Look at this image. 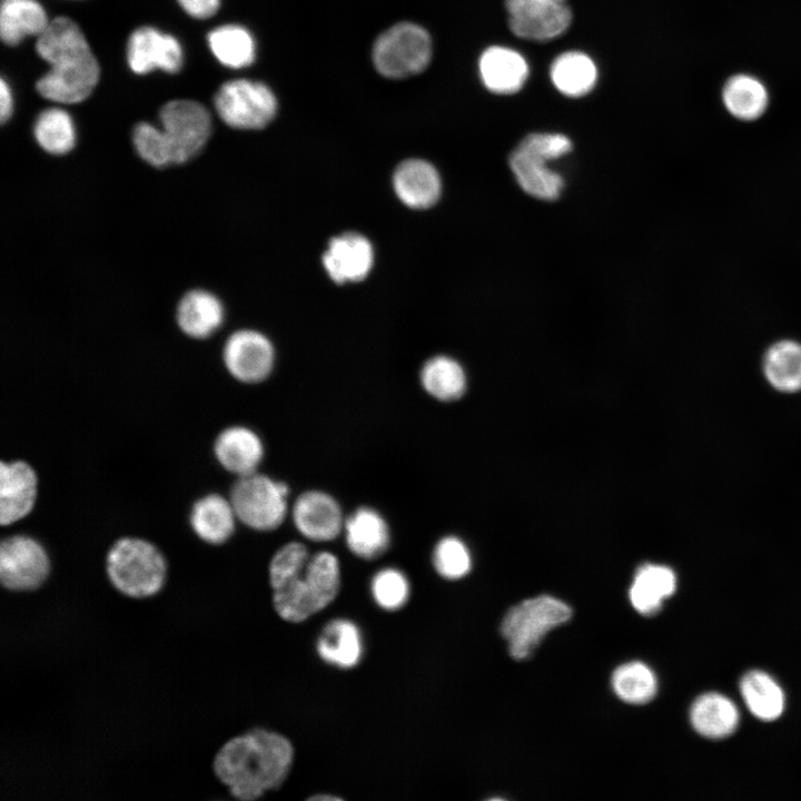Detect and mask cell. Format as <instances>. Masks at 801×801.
I'll return each instance as SVG.
<instances>
[{"label":"cell","mask_w":801,"mask_h":801,"mask_svg":"<svg viewBox=\"0 0 801 801\" xmlns=\"http://www.w3.org/2000/svg\"><path fill=\"white\" fill-rule=\"evenodd\" d=\"M293 760L286 736L257 728L226 741L214 756L212 770L235 799L254 801L284 783Z\"/></svg>","instance_id":"6da1fadb"},{"label":"cell","mask_w":801,"mask_h":801,"mask_svg":"<svg viewBox=\"0 0 801 801\" xmlns=\"http://www.w3.org/2000/svg\"><path fill=\"white\" fill-rule=\"evenodd\" d=\"M36 50L50 66L36 83L41 97L71 105L91 95L100 69L85 34L73 20L68 17L51 20L37 37Z\"/></svg>","instance_id":"7a4b0ae2"},{"label":"cell","mask_w":801,"mask_h":801,"mask_svg":"<svg viewBox=\"0 0 801 801\" xmlns=\"http://www.w3.org/2000/svg\"><path fill=\"white\" fill-rule=\"evenodd\" d=\"M339 583L338 558L332 552L319 551L301 572L273 589L274 609L287 622H303L335 600Z\"/></svg>","instance_id":"3957f363"},{"label":"cell","mask_w":801,"mask_h":801,"mask_svg":"<svg viewBox=\"0 0 801 801\" xmlns=\"http://www.w3.org/2000/svg\"><path fill=\"white\" fill-rule=\"evenodd\" d=\"M106 573L112 587L121 595L142 600L162 590L168 565L156 545L141 537L125 536L108 550Z\"/></svg>","instance_id":"277c9868"},{"label":"cell","mask_w":801,"mask_h":801,"mask_svg":"<svg viewBox=\"0 0 801 801\" xmlns=\"http://www.w3.org/2000/svg\"><path fill=\"white\" fill-rule=\"evenodd\" d=\"M289 487L258 472L237 477L229 500L239 522L247 527L269 532L286 520Z\"/></svg>","instance_id":"5b68a950"},{"label":"cell","mask_w":801,"mask_h":801,"mask_svg":"<svg viewBox=\"0 0 801 801\" xmlns=\"http://www.w3.org/2000/svg\"><path fill=\"white\" fill-rule=\"evenodd\" d=\"M571 609L562 601L542 595L513 606L502 621L501 632L515 660L528 657L552 629L566 622Z\"/></svg>","instance_id":"8992f818"},{"label":"cell","mask_w":801,"mask_h":801,"mask_svg":"<svg viewBox=\"0 0 801 801\" xmlns=\"http://www.w3.org/2000/svg\"><path fill=\"white\" fill-rule=\"evenodd\" d=\"M432 57L429 34L422 27L402 22L393 26L376 40L373 61L377 71L387 78L399 79L422 72Z\"/></svg>","instance_id":"52a82bcc"},{"label":"cell","mask_w":801,"mask_h":801,"mask_svg":"<svg viewBox=\"0 0 801 801\" xmlns=\"http://www.w3.org/2000/svg\"><path fill=\"white\" fill-rule=\"evenodd\" d=\"M216 112L229 127L258 130L275 117L277 100L263 82L235 79L222 83L214 97Z\"/></svg>","instance_id":"ba28073f"},{"label":"cell","mask_w":801,"mask_h":801,"mask_svg":"<svg viewBox=\"0 0 801 801\" xmlns=\"http://www.w3.org/2000/svg\"><path fill=\"white\" fill-rule=\"evenodd\" d=\"M161 131L174 154L175 165L195 158L207 144L212 121L208 109L198 101L175 99L159 111Z\"/></svg>","instance_id":"9c48e42d"},{"label":"cell","mask_w":801,"mask_h":801,"mask_svg":"<svg viewBox=\"0 0 801 801\" xmlns=\"http://www.w3.org/2000/svg\"><path fill=\"white\" fill-rule=\"evenodd\" d=\"M51 570L49 555L36 538L16 534L0 544V583L13 593L33 592L41 587Z\"/></svg>","instance_id":"30bf717a"},{"label":"cell","mask_w":801,"mask_h":801,"mask_svg":"<svg viewBox=\"0 0 801 801\" xmlns=\"http://www.w3.org/2000/svg\"><path fill=\"white\" fill-rule=\"evenodd\" d=\"M222 360L235 379L245 384H257L271 374L275 349L264 334L253 329H240L227 338L222 349Z\"/></svg>","instance_id":"8fae6325"},{"label":"cell","mask_w":801,"mask_h":801,"mask_svg":"<svg viewBox=\"0 0 801 801\" xmlns=\"http://www.w3.org/2000/svg\"><path fill=\"white\" fill-rule=\"evenodd\" d=\"M511 31L523 39L546 41L564 33L572 13L564 3L542 0H504Z\"/></svg>","instance_id":"7c38bea8"},{"label":"cell","mask_w":801,"mask_h":801,"mask_svg":"<svg viewBox=\"0 0 801 801\" xmlns=\"http://www.w3.org/2000/svg\"><path fill=\"white\" fill-rule=\"evenodd\" d=\"M295 528L313 542H329L343 534L345 516L330 494L309 490L295 500L290 510Z\"/></svg>","instance_id":"4fadbf2b"},{"label":"cell","mask_w":801,"mask_h":801,"mask_svg":"<svg viewBox=\"0 0 801 801\" xmlns=\"http://www.w3.org/2000/svg\"><path fill=\"white\" fill-rule=\"evenodd\" d=\"M129 68L138 75L160 69L176 73L181 69L184 58L179 41L171 34L144 26L132 31L127 42Z\"/></svg>","instance_id":"5bb4252c"},{"label":"cell","mask_w":801,"mask_h":801,"mask_svg":"<svg viewBox=\"0 0 801 801\" xmlns=\"http://www.w3.org/2000/svg\"><path fill=\"white\" fill-rule=\"evenodd\" d=\"M374 250L369 240L357 233L334 237L323 255L328 276L337 284L359 281L370 271Z\"/></svg>","instance_id":"9a60e30c"},{"label":"cell","mask_w":801,"mask_h":801,"mask_svg":"<svg viewBox=\"0 0 801 801\" xmlns=\"http://www.w3.org/2000/svg\"><path fill=\"white\" fill-rule=\"evenodd\" d=\"M37 492V474L28 463L1 462L0 523L11 525L27 516L34 506Z\"/></svg>","instance_id":"2e32d148"},{"label":"cell","mask_w":801,"mask_h":801,"mask_svg":"<svg viewBox=\"0 0 801 801\" xmlns=\"http://www.w3.org/2000/svg\"><path fill=\"white\" fill-rule=\"evenodd\" d=\"M218 463L237 477L257 472L264 455V443L251 428L235 425L222 429L215 439Z\"/></svg>","instance_id":"e0dca14e"},{"label":"cell","mask_w":801,"mask_h":801,"mask_svg":"<svg viewBox=\"0 0 801 801\" xmlns=\"http://www.w3.org/2000/svg\"><path fill=\"white\" fill-rule=\"evenodd\" d=\"M343 534L348 550L363 560L380 556L390 543L386 520L369 506L358 507L345 518Z\"/></svg>","instance_id":"ac0fdd59"},{"label":"cell","mask_w":801,"mask_h":801,"mask_svg":"<svg viewBox=\"0 0 801 801\" xmlns=\"http://www.w3.org/2000/svg\"><path fill=\"white\" fill-rule=\"evenodd\" d=\"M393 185L400 201L415 209L433 206L442 190L436 168L422 159H407L399 164L394 172Z\"/></svg>","instance_id":"d6986e66"},{"label":"cell","mask_w":801,"mask_h":801,"mask_svg":"<svg viewBox=\"0 0 801 801\" xmlns=\"http://www.w3.org/2000/svg\"><path fill=\"white\" fill-rule=\"evenodd\" d=\"M478 70L484 86L498 95L517 92L528 76V65L524 57L501 46L490 47L482 53Z\"/></svg>","instance_id":"ffe728a7"},{"label":"cell","mask_w":801,"mask_h":801,"mask_svg":"<svg viewBox=\"0 0 801 801\" xmlns=\"http://www.w3.org/2000/svg\"><path fill=\"white\" fill-rule=\"evenodd\" d=\"M237 521L230 500L216 493L197 500L189 515L194 533L211 545L226 543L234 534Z\"/></svg>","instance_id":"44dd1931"},{"label":"cell","mask_w":801,"mask_h":801,"mask_svg":"<svg viewBox=\"0 0 801 801\" xmlns=\"http://www.w3.org/2000/svg\"><path fill=\"white\" fill-rule=\"evenodd\" d=\"M176 320L185 335L205 339L221 326L224 307L212 293L205 289H192L179 300Z\"/></svg>","instance_id":"7402d4cb"},{"label":"cell","mask_w":801,"mask_h":801,"mask_svg":"<svg viewBox=\"0 0 801 801\" xmlns=\"http://www.w3.org/2000/svg\"><path fill=\"white\" fill-rule=\"evenodd\" d=\"M510 167L521 188L541 200L558 198L564 188L563 177L552 170L547 161L517 148L510 156Z\"/></svg>","instance_id":"603a6c76"},{"label":"cell","mask_w":801,"mask_h":801,"mask_svg":"<svg viewBox=\"0 0 801 801\" xmlns=\"http://www.w3.org/2000/svg\"><path fill=\"white\" fill-rule=\"evenodd\" d=\"M316 649L325 662L350 669L357 665L363 654L360 632L349 620H333L323 629Z\"/></svg>","instance_id":"cb8c5ba5"},{"label":"cell","mask_w":801,"mask_h":801,"mask_svg":"<svg viewBox=\"0 0 801 801\" xmlns=\"http://www.w3.org/2000/svg\"><path fill=\"white\" fill-rule=\"evenodd\" d=\"M694 730L709 739H723L739 724L736 706L719 693H706L695 700L690 712Z\"/></svg>","instance_id":"d4e9b609"},{"label":"cell","mask_w":801,"mask_h":801,"mask_svg":"<svg viewBox=\"0 0 801 801\" xmlns=\"http://www.w3.org/2000/svg\"><path fill=\"white\" fill-rule=\"evenodd\" d=\"M49 20L36 0H3L0 9V37L8 46L19 44L26 37H39Z\"/></svg>","instance_id":"484cf974"},{"label":"cell","mask_w":801,"mask_h":801,"mask_svg":"<svg viewBox=\"0 0 801 801\" xmlns=\"http://www.w3.org/2000/svg\"><path fill=\"white\" fill-rule=\"evenodd\" d=\"M676 589L674 572L668 566L646 564L642 566L630 589V600L634 609L644 615L657 613L664 599Z\"/></svg>","instance_id":"4316f807"},{"label":"cell","mask_w":801,"mask_h":801,"mask_svg":"<svg viewBox=\"0 0 801 801\" xmlns=\"http://www.w3.org/2000/svg\"><path fill=\"white\" fill-rule=\"evenodd\" d=\"M722 100L733 117L752 121L765 112L769 93L761 80L751 75L739 73L724 83Z\"/></svg>","instance_id":"83f0119b"},{"label":"cell","mask_w":801,"mask_h":801,"mask_svg":"<svg viewBox=\"0 0 801 801\" xmlns=\"http://www.w3.org/2000/svg\"><path fill=\"white\" fill-rule=\"evenodd\" d=\"M763 373L767 380L780 392L801 390V344L792 339L772 344L763 357Z\"/></svg>","instance_id":"f1b7e54d"},{"label":"cell","mask_w":801,"mask_h":801,"mask_svg":"<svg viewBox=\"0 0 801 801\" xmlns=\"http://www.w3.org/2000/svg\"><path fill=\"white\" fill-rule=\"evenodd\" d=\"M551 80L567 97H582L595 86L597 69L594 61L580 51H567L552 62Z\"/></svg>","instance_id":"f546056e"},{"label":"cell","mask_w":801,"mask_h":801,"mask_svg":"<svg viewBox=\"0 0 801 801\" xmlns=\"http://www.w3.org/2000/svg\"><path fill=\"white\" fill-rule=\"evenodd\" d=\"M419 382L424 390L441 402L461 398L466 389L463 367L454 358L437 355L427 359L421 368Z\"/></svg>","instance_id":"4dcf8cb0"},{"label":"cell","mask_w":801,"mask_h":801,"mask_svg":"<svg viewBox=\"0 0 801 801\" xmlns=\"http://www.w3.org/2000/svg\"><path fill=\"white\" fill-rule=\"evenodd\" d=\"M207 41L216 59L228 68H245L255 60V40L241 26H219L208 33Z\"/></svg>","instance_id":"1f68e13d"},{"label":"cell","mask_w":801,"mask_h":801,"mask_svg":"<svg viewBox=\"0 0 801 801\" xmlns=\"http://www.w3.org/2000/svg\"><path fill=\"white\" fill-rule=\"evenodd\" d=\"M742 696L749 710L763 721L778 719L784 709V694L779 684L767 673L751 671L740 683Z\"/></svg>","instance_id":"d6a6232c"},{"label":"cell","mask_w":801,"mask_h":801,"mask_svg":"<svg viewBox=\"0 0 801 801\" xmlns=\"http://www.w3.org/2000/svg\"><path fill=\"white\" fill-rule=\"evenodd\" d=\"M33 136L42 150L61 156L72 150L76 129L70 115L57 107L42 110L36 118Z\"/></svg>","instance_id":"836d02e7"},{"label":"cell","mask_w":801,"mask_h":801,"mask_svg":"<svg viewBox=\"0 0 801 801\" xmlns=\"http://www.w3.org/2000/svg\"><path fill=\"white\" fill-rule=\"evenodd\" d=\"M615 693L625 702L643 704L653 699L657 682L652 670L641 662L619 666L612 676Z\"/></svg>","instance_id":"e575fe53"},{"label":"cell","mask_w":801,"mask_h":801,"mask_svg":"<svg viewBox=\"0 0 801 801\" xmlns=\"http://www.w3.org/2000/svg\"><path fill=\"white\" fill-rule=\"evenodd\" d=\"M132 142L138 156L148 165L156 168L175 165L174 154L160 128L144 121L137 123Z\"/></svg>","instance_id":"d590c367"},{"label":"cell","mask_w":801,"mask_h":801,"mask_svg":"<svg viewBox=\"0 0 801 801\" xmlns=\"http://www.w3.org/2000/svg\"><path fill=\"white\" fill-rule=\"evenodd\" d=\"M370 590L377 605L387 611L400 609L409 597L407 577L394 567L378 571L372 578Z\"/></svg>","instance_id":"8d00e7d4"},{"label":"cell","mask_w":801,"mask_h":801,"mask_svg":"<svg viewBox=\"0 0 801 801\" xmlns=\"http://www.w3.org/2000/svg\"><path fill=\"white\" fill-rule=\"evenodd\" d=\"M433 564L441 576L456 580L469 572L471 555L466 545L459 538L446 536L435 545Z\"/></svg>","instance_id":"74e56055"},{"label":"cell","mask_w":801,"mask_h":801,"mask_svg":"<svg viewBox=\"0 0 801 801\" xmlns=\"http://www.w3.org/2000/svg\"><path fill=\"white\" fill-rule=\"evenodd\" d=\"M310 555L300 542H288L276 551L269 563V583L275 589L301 572Z\"/></svg>","instance_id":"f35d334b"},{"label":"cell","mask_w":801,"mask_h":801,"mask_svg":"<svg viewBox=\"0 0 801 801\" xmlns=\"http://www.w3.org/2000/svg\"><path fill=\"white\" fill-rule=\"evenodd\" d=\"M518 147L550 162L568 154L572 141L562 134L535 132L524 137Z\"/></svg>","instance_id":"ab89813d"},{"label":"cell","mask_w":801,"mask_h":801,"mask_svg":"<svg viewBox=\"0 0 801 801\" xmlns=\"http://www.w3.org/2000/svg\"><path fill=\"white\" fill-rule=\"evenodd\" d=\"M177 2L187 14L196 19H208L220 7V0H177Z\"/></svg>","instance_id":"60d3db41"},{"label":"cell","mask_w":801,"mask_h":801,"mask_svg":"<svg viewBox=\"0 0 801 801\" xmlns=\"http://www.w3.org/2000/svg\"><path fill=\"white\" fill-rule=\"evenodd\" d=\"M9 85L0 79V120L4 123L10 119L13 110V99Z\"/></svg>","instance_id":"b9f144b4"},{"label":"cell","mask_w":801,"mask_h":801,"mask_svg":"<svg viewBox=\"0 0 801 801\" xmlns=\"http://www.w3.org/2000/svg\"><path fill=\"white\" fill-rule=\"evenodd\" d=\"M312 801H340L342 799L337 795L332 794H316L309 798Z\"/></svg>","instance_id":"7bdbcfd3"},{"label":"cell","mask_w":801,"mask_h":801,"mask_svg":"<svg viewBox=\"0 0 801 801\" xmlns=\"http://www.w3.org/2000/svg\"><path fill=\"white\" fill-rule=\"evenodd\" d=\"M544 1L557 2V3H564V2H565V0H544Z\"/></svg>","instance_id":"ee69618b"}]
</instances>
